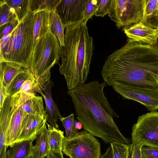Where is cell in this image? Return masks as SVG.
I'll return each instance as SVG.
<instances>
[{
  "label": "cell",
  "mask_w": 158,
  "mask_h": 158,
  "mask_svg": "<svg viewBox=\"0 0 158 158\" xmlns=\"http://www.w3.org/2000/svg\"><path fill=\"white\" fill-rule=\"evenodd\" d=\"M153 73L158 75V49L130 40L107 57L101 71L104 81L109 86L158 91Z\"/></svg>",
  "instance_id": "1"
},
{
  "label": "cell",
  "mask_w": 158,
  "mask_h": 158,
  "mask_svg": "<svg viewBox=\"0 0 158 158\" xmlns=\"http://www.w3.org/2000/svg\"><path fill=\"white\" fill-rule=\"evenodd\" d=\"M106 84L93 81L68 89L77 120L82 128L94 136L100 138L106 143L117 142L130 144L114 120L119 116L112 108L104 89Z\"/></svg>",
  "instance_id": "2"
},
{
  "label": "cell",
  "mask_w": 158,
  "mask_h": 158,
  "mask_svg": "<svg viewBox=\"0 0 158 158\" xmlns=\"http://www.w3.org/2000/svg\"><path fill=\"white\" fill-rule=\"evenodd\" d=\"M86 23L70 25L65 29L64 46L60 47L61 64L59 71L64 76L69 89L84 84L89 71L94 47Z\"/></svg>",
  "instance_id": "3"
},
{
  "label": "cell",
  "mask_w": 158,
  "mask_h": 158,
  "mask_svg": "<svg viewBox=\"0 0 158 158\" xmlns=\"http://www.w3.org/2000/svg\"><path fill=\"white\" fill-rule=\"evenodd\" d=\"M35 14L31 11L12 33L0 50V62H11L29 69L34 48L33 27Z\"/></svg>",
  "instance_id": "4"
},
{
  "label": "cell",
  "mask_w": 158,
  "mask_h": 158,
  "mask_svg": "<svg viewBox=\"0 0 158 158\" xmlns=\"http://www.w3.org/2000/svg\"><path fill=\"white\" fill-rule=\"evenodd\" d=\"M60 51L58 41L50 31L38 41L34 47L29 68L36 78L58 63Z\"/></svg>",
  "instance_id": "5"
},
{
  "label": "cell",
  "mask_w": 158,
  "mask_h": 158,
  "mask_svg": "<svg viewBox=\"0 0 158 158\" xmlns=\"http://www.w3.org/2000/svg\"><path fill=\"white\" fill-rule=\"evenodd\" d=\"M145 0H112L108 14L118 29L124 30L142 20Z\"/></svg>",
  "instance_id": "6"
},
{
  "label": "cell",
  "mask_w": 158,
  "mask_h": 158,
  "mask_svg": "<svg viewBox=\"0 0 158 158\" xmlns=\"http://www.w3.org/2000/svg\"><path fill=\"white\" fill-rule=\"evenodd\" d=\"M62 152L70 158H100L101 156L100 143L85 131H78L70 139L64 137Z\"/></svg>",
  "instance_id": "7"
},
{
  "label": "cell",
  "mask_w": 158,
  "mask_h": 158,
  "mask_svg": "<svg viewBox=\"0 0 158 158\" xmlns=\"http://www.w3.org/2000/svg\"><path fill=\"white\" fill-rule=\"evenodd\" d=\"M131 135L132 143L158 148V112L152 111L139 116Z\"/></svg>",
  "instance_id": "8"
},
{
  "label": "cell",
  "mask_w": 158,
  "mask_h": 158,
  "mask_svg": "<svg viewBox=\"0 0 158 158\" xmlns=\"http://www.w3.org/2000/svg\"><path fill=\"white\" fill-rule=\"evenodd\" d=\"M112 87L123 99L137 101L150 111L158 109V91L121 85Z\"/></svg>",
  "instance_id": "9"
},
{
  "label": "cell",
  "mask_w": 158,
  "mask_h": 158,
  "mask_svg": "<svg viewBox=\"0 0 158 158\" xmlns=\"http://www.w3.org/2000/svg\"><path fill=\"white\" fill-rule=\"evenodd\" d=\"M88 0H61L56 11L64 27L83 22V13Z\"/></svg>",
  "instance_id": "10"
},
{
  "label": "cell",
  "mask_w": 158,
  "mask_h": 158,
  "mask_svg": "<svg viewBox=\"0 0 158 158\" xmlns=\"http://www.w3.org/2000/svg\"><path fill=\"white\" fill-rule=\"evenodd\" d=\"M128 40L154 46L158 37V27L140 21L125 29Z\"/></svg>",
  "instance_id": "11"
},
{
  "label": "cell",
  "mask_w": 158,
  "mask_h": 158,
  "mask_svg": "<svg viewBox=\"0 0 158 158\" xmlns=\"http://www.w3.org/2000/svg\"><path fill=\"white\" fill-rule=\"evenodd\" d=\"M46 122L45 112L42 114L27 115L23 120L20 133L15 143L26 140L33 142L46 125Z\"/></svg>",
  "instance_id": "12"
},
{
  "label": "cell",
  "mask_w": 158,
  "mask_h": 158,
  "mask_svg": "<svg viewBox=\"0 0 158 158\" xmlns=\"http://www.w3.org/2000/svg\"><path fill=\"white\" fill-rule=\"evenodd\" d=\"M14 110L10 125L5 138V145L12 147L15 143L21 130L23 120L27 114L20 107L19 93L15 94Z\"/></svg>",
  "instance_id": "13"
},
{
  "label": "cell",
  "mask_w": 158,
  "mask_h": 158,
  "mask_svg": "<svg viewBox=\"0 0 158 158\" xmlns=\"http://www.w3.org/2000/svg\"><path fill=\"white\" fill-rule=\"evenodd\" d=\"M15 96H8L0 109V154L6 147L5 144L6 134L10 123L15 104Z\"/></svg>",
  "instance_id": "14"
},
{
  "label": "cell",
  "mask_w": 158,
  "mask_h": 158,
  "mask_svg": "<svg viewBox=\"0 0 158 158\" xmlns=\"http://www.w3.org/2000/svg\"><path fill=\"white\" fill-rule=\"evenodd\" d=\"M53 85V83L49 79L45 84L41 94L45 100L46 121L49 122L52 127L58 129L57 122L58 119L62 116L52 97L51 89Z\"/></svg>",
  "instance_id": "15"
},
{
  "label": "cell",
  "mask_w": 158,
  "mask_h": 158,
  "mask_svg": "<svg viewBox=\"0 0 158 158\" xmlns=\"http://www.w3.org/2000/svg\"><path fill=\"white\" fill-rule=\"evenodd\" d=\"M19 93L20 107L27 115L42 114L45 112L42 97L24 93Z\"/></svg>",
  "instance_id": "16"
},
{
  "label": "cell",
  "mask_w": 158,
  "mask_h": 158,
  "mask_svg": "<svg viewBox=\"0 0 158 158\" xmlns=\"http://www.w3.org/2000/svg\"><path fill=\"white\" fill-rule=\"evenodd\" d=\"M25 68L19 64L11 62H0V83H2L6 89L7 94L12 82Z\"/></svg>",
  "instance_id": "17"
},
{
  "label": "cell",
  "mask_w": 158,
  "mask_h": 158,
  "mask_svg": "<svg viewBox=\"0 0 158 158\" xmlns=\"http://www.w3.org/2000/svg\"><path fill=\"white\" fill-rule=\"evenodd\" d=\"M33 27L34 47L38 41L50 31V12L44 11L35 14Z\"/></svg>",
  "instance_id": "18"
},
{
  "label": "cell",
  "mask_w": 158,
  "mask_h": 158,
  "mask_svg": "<svg viewBox=\"0 0 158 158\" xmlns=\"http://www.w3.org/2000/svg\"><path fill=\"white\" fill-rule=\"evenodd\" d=\"M48 130L45 125L37 135L36 144L32 148V156L35 158H44L49 152Z\"/></svg>",
  "instance_id": "19"
},
{
  "label": "cell",
  "mask_w": 158,
  "mask_h": 158,
  "mask_svg": "<svg viewBox=\"0 0 158 158\" xmlns=\"http://www.w3.org/2000/svg\"><path fill=\"white\" fill-rule=\"evenodd\" d=\"M32 142L23 140L14 144L6 151L7 158H29L32 156Z\"/></svg>",
  "instance_id": "20"
},
{
  "label": "cell",
  "mask_w": 158,
  "mask_h": 158,
  "mask_svg": "<svg viewBox=\"0 0 158 158\" xmlns=\"http://www.w3.org/2000/svg\"><path fill=\"white\" fill-rule=\"evenodd\" d=\"M141 21L146 24L158 27V0H145Z\"/></svg>",
  "instance_id": "21"
},
{
  "label": "cell",
  "mask_w": 158,
  "mask_h": 158,
  "mask_svg": "<svg viewBox=\"0 0 158 158\" xmlns=\"http://www.w3.org/2000/svg\"><path fill=\"white\" fill-rule=\"evenodd\" d=\"M49 25L50 31L56 37L60 47H64L65 29L56 10L50 12Z\"/></svg>",
  "instance_id": "22"
},
{
  "label": "cell",
  "mask_w": 158,
  "mask_h": 158,
  "mask_svg": "<svg viewBox=\"0 0 158 158\" xmlns=\"http://www.w3.org/2000/svg\"><path fill=\"white\" fill-rule=\"evenodd\" d=\"M48 130V148L49 151L62 152L63 140L64 136V132L52 127L47 123Z\"/></svg>",
  "instance_id": "23"
},
{
  "label": "cell",
  "mask_w": 158,
  "mask_h": 158,
  "mask_svg": "<svg viewBox=\"0 0 158 158\" xmlns=\"http://www.w3.org/2000/svg\"><path fill=\"white\" fill-rule=\"evenodd\" d=\"M15 9L20 23L22 22L31 12V0H5Z\"/></svg>",
  "instance_id": "24"
},
{
  "label": "cell",
  "mask_w": 158,
  "mask_h": 158,
  "mask_svg": "<svg viewBox=\"0 0 158 158\" xmlns=\"http://www.w3.org/2000/svg\"><path fill=\"white\" fill-rule=\"evenodd\" d=\"M61 0H31L30 11L35 14L42 11L56 10Z\"/></svg>",
  "instance_id": "25"
},
{
  "label": "cell",
  "mask_w": 158,
  "mask_h": 158,
  "mask_svg": "<svg viewBox=\"0 0 158 158\" xmlns=\"http://www.w3.org/2000/svg\"><path fill=\"white\" fill-rule=\"evenodd\" d=\"M0 27L19 20L15 9L9 5L5 0H0Z\"/></svg>",
  "instance_id": "26"
},
{
  "label": "cell",
  "mask_w": 158,
  "mask_h": 158,
  "mask_svg": "<svg viewBox=\"0 0 158 158\" xmlns=\"http://www.w3.org/2000/svg\"><path fill=\"white\" fill-rule=\"evenodd\" d=\"M32 73L29 69L25 68L12 82L8 93V96H12L20 90L23 84L31 76Z\"/></svg>",
  "instance_id": "27"
},
{
  "label": "cell",
  "mask_w": 158,
  "mask_h": 158,
  "mask_svg": "<svg viewBox=\"0 0 158 158\" xmlns=\"http://www.w3.org/2000/svg\"><path fill=\"white\" fill-rule=\"evenodd\" d=\"M59 119L65 129L66 135L65 137L66 138L70 139L74 137L78 134V131L74 125V114H72L65 117H62Z\"/></svg>",
  "instance_id": "28"
},
{
  "label": "cell",
  "mask_w": 158,
  "mask_h": 158,
  "mask_svg": "<svg viewBox=\"0 0 158 158\" xmlns=\"http://www.w3.org/2000/svg\"><path fill=\"white\" fill-rule=\"evenodd\" d=\"M110 145L113 158H129L130 144L115 142Z\"/></svg>",
  "instance_id": "29"
},
{
  "label": "cell",
  "mask_w": 158,
  "mask_h": 158,
  "mask_svg": "<svg viewBox=\"0 0 158 158\" xmlns=\"http://www.w3.org/2000/svg\"><path fill=\"white\" fill-rule=\"evenodd\" d=\"M112 0H97L94 15L103 17L108 14L111 7Z\"/></svg>",
  "instance_id": "30"
},
{
  "label": "cell",
  "mask_w": 158,
  "mask_h": 158,
  "mask_svg": "<svg viewBox=\"0 0 158 158\" xmlns=\"http://www.w3.org/2000/svg\"><path fill=\"white\" fill-rule=\"evenodd\" d=\"M97 0H88L83 13L82 22L88 20L94 15Z\"/></svg>",
  "instance_id": "31"
},
{
  "label": "cell",
  "mask_w": 158,
  "mask_h": 158,
  "mask_svg": "<svg viewBox=\"0 0 158 158\" xmlns=\"http://www.w3.org/2000/svg\"><path fill=\"white\" fill-rule=\"evenodd\" d=\"M141 158H158V148L143 146L141 148Z\"/></svg>",
  "instance_id": "32"
},
{
  "label": "cell",
  "mask_w": 158,
  "mask_h": 158,
  "mask_svg": "<svg viewBox=\"0 0 158 158\" xmlns=\"http://www.w3.org/2000/svg\"><path fill=\"white\" fill-rule=\"evenodd\" d=\"M18 20L10 23L0 27V38L13 32L20 23Z\"/></svg>",
  "instance_id": "33"
},
{
  "label": "cell",
  "mask_w": 158,
  "mask_h": 158,
  "mask_svg": "<svg viewBox=\"0 0 158 158\" xmlns=\"http://www.w3.org/2000/svg\"><path fill=\"white\" fill-rule=\"evenodd\" d=\"M142 146L133 143L130 144L129 158H141V148Z\"/></svg>",
  "instance_id": "34"
},
{
  "label": "cell",
  "mask_w": 158,
  "mask_h": 158,
  "mask_svg": "<svg viewBox=\"0 0 158 158\" xmlns=\"http://www.w3.org/2000/svg\"><path fill=\"white\" fill-rule=\"evenodd\" d=\"M12 33L4 35L0 38V50L3 48L12 36Z\"/></svg>",
  "instance_id": "35"
},
{
  "label": "cell",
  "mask_w": 158,
  "mask_h": 158,
  "mask_svg": "<svg viewBox=\"0 0 158 158\" xmlns=\"http://www.w3.org/2000/svg\"><path fill=\"white\" fill-rule=\"evenodd\" d=\"M46 158H64L62 152H54L49 151Z\"/></svg>",
  "instance_id": "36"
},
{
  "label": "cell",
  "mask_w": 158,
  "mask_h": 158,
  "mask_svg": "<svg viewBox=\"0 0 158 158\" xmlns=\"http://www.w3.org/2000/svg\"><path fill=\"white\" fill-rule=\"evenodd\" d=\"M100 158H113L112 148L110 146L108 148L105 153L101 155Z\"/></svg>",
  "instance_id": "37"
},
{
  "label": "cell",
  "mask_w": 158,
  "mask_h": 158,
  "mask_svg": "<svg viewBox=\"0 0 158 158\" xmlns=\"http://www.w3.org/2000/svg\"><path fill=\"white\" fill-rule=\"evenodd\" d=\"M74 125L77 130H80L82 128L81 123L76 119L75 120Z\"/></svg>",
  "instance_id": "38"
},
{
  "label": "cell",
  "mask_w": 158,
  "mask_h": 158,
  "mask_svg": "<svg viewBox=\"0 0 158 158\" xmlns=\"http://www.w3.org/2000/svg\"><path fill=\"white\" fill-rule=\"evenodd\" d=\"M6 152L5 151L0 155V158H7L6 156Z\"/></svg>",
  "instance_id": "39"
},
{
  "label": "cell",
  "mask_w": 158,
  "mask_h": 158,
  "mask_svg": "<svg viewBox=\"0 0 158 158\" xmlns=\"http://www.w3.org/2000/svg\"><path fill=\"white\" fill-rule=\"evenodd\" d=\"M153 77L158 83V75L156 74H152Z\"/></svg>",
  "instance_id": "40"
},
{
  "label": "cell",
  "mask_w": 158,
  "mask_h": 158,
  "mask_svg": "<svg viewBox=\"0 0 158 158\" xmlns=\"http://www.w3.org/2000/svg\"><path fill=\"white\" fill-rule=\"evenodd\" d=\"M154 46L158 49V37L157 39L156 42Z\"/></svg>",
  "instance_id": "41"
},
{
  "label": "cell",
  "mask_w": 158,
  "mask_h": 158,
  "mask_svg": "<svg viewBox=\"0 0 158 158\" xmlns=\"http://www.w3.org/2000/svg\"><path fill=\"white\" fill-rule=\"evenodd\" d=\"M29 158H35L32 156H31Z\"/></svg>",
  "instance_id": "42"
},
{
  "label": "cell",
  "mask_w": 158,
  "mask_h": 158,
  "mask_svg": "<svg viewBox=\"0 0 158 158\" xmlns=\"http://www.w3.org/2000/svg\"></svg>",
  "instance_id": "43"
}]
</instances>
